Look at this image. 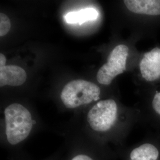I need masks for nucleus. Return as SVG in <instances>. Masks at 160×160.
I'll return each instance as SVG.
<instances>
[{"label":"nucleus","instance_id":"1","mask_svg":"<svg viewBox=\"0 0 160 160\" xmlns=\"http://www.w3.org/2000/svg\"><path fill=\"white\" fill-rule=\"evenodd\" d=\"M6 138L10 146H18L31 133L34 121L29 110L19 103H12L4 110Z\"/></svg>","mask_w":160,"mask_h":160},{"label":"nucleus","instance_id":"2","mask_svg":"<svg viewBox=\"0 0 160 160\" xmlns=\"http://www.w3.org/2000/svg\"><path fill=\"white\" fill-rule=\"evenodd\" d=\"M100 94V89L94 83L86 80H75L63 87L61 99L67 108L74 109L97 101Z\"/></svg>","mask_w":160,"mask_h":160},{"label":"nucleus","instance_id":"3","mask_svg":"<svg viewBox=\"0 0 160 160\" xmlns=\"http://www.w3.org/2000/svg\"><path fill=\"white\" fill-rule=\"evenodd\" d=\"M119 109L113 99L101 100L88 112V123L94 131L108 133L112 131L118 120Z\"/></svg>","mask_w":160,"mask_h":160},{"label":"nucleus","instance_id":"4","mask_svg":"<svg viewBox=\"0 0 160 160\" xmlns=\"http://www.w3.org/2000/svg\"><path fill=\"white\" fill-rule=\"evenodd\" d=\"M129 48L125 45L116 46L109 55L107 63L104 64L97 72V81L108 86L112 83L116 77L126 70V61Z\"/></svg>","mask_w":160,"mask_h":160},{"label":"nucleus","instance_id":"5","mask_svg":"<svg viewBox=\"0 0 160 160\" xmlns=\"http://www.w3.org/2000/svg\"><path fill=\"white\" fill-rule=\"evenodd\" d=\"M124 160H160V138L145 139L126 149Z\"/></svg>","mask_w":160,"mask_h":160},{"label":"nucleus","instance_id":"6","mask_svg":"<svg viewBox=\"0 0 160 160\" xmlns=\"http://www.w3.org/2000/svg\"><path fill=\"white\" fill-rule=\"evenodd\" d=\"M139 68L143 78L154 81L160 77V48H155L144 54Z\"/></svg>","mask_w":160,"mask_h":160},{"label":"nucleus","instance_id":"7","mask_svg":"<svg viewBox=\"0 0 160 160\" xmlns=\"http://www.w3.org/2000/svg\"><path fill=\"white\" fill-rule=\"evenodd\" d=\"M27 79L26 71L17 65H6L0 67V86H20Z\"/></svg>","mask_w":160,"mask_h":160},{"label":"nucleus","instance_id":"8","mask_svg":"<svg viewBox=\"0 0 160 160\" xmlns=\"http://www.w3.org/2000/svg\"><path fill=\"white\" fill-rule=\"evenodd\" d=\"M130 12L149 16L160 15V0H125L123 1Z\"/></svg>","mask_w":160,"mask_h":160},{"label":"nucleus","instance_id":"9","mask_svg":"<svg viewBox=\"0 0 160 160\" xmlns=\"http://www.w3.org/2000/svg\"><path fill=\"white\" fill-rule=\"evenodd\" d=\"M98 17V12L92 8L81 10L79 12H70L65 16V20L68 23H78L80 24L87 21L96 20Z\"/></svg>","mask_w":160,"mask_h":160},{"label":"nucleus","instance_id":"10","mask_svg":"<svg viewBox=\"0 0 160 160\" xmlns=\"http://www.w3.org/2000/svg\"><path fill=\"white\" fill-rule=\"evenodd\" d=\"M110 154L106 155L102 158L96 156L95 155L91 154L90 152L86 151H78L71 155L68 160H106L109 159Z\"/></svg>","mask_w":160,"mask_h":160},{"label":"nucleus","instance_id":"11","mask_svg":"<svg viewBox=\"0 0 160 160\" xmlns=\"http://www.w3.org/2000/svg\"><path fill=\"white\" fill-rule=\"evenodd\" d=\"M11 29V22L8 17L2 12L0 13V36L7 34Z\"/></svg>","mask_w":160,"mask_h":160},{"label":"nucleus","instance_id":"12","mask_svg":"<svg viewBox=\"0 0 160 160\" xmlns=\"http://www.w3.org/2000/svg\"><path fill=\"white\" fill-rule=\"evenodd\" d=\"M152 108L155 113L160 118V92L155 94L152 101Z\"/></svg>","mask_w":160,"mask_h":160},{"label":"nucleus","instance_id":"13","mask_svg":"<svg viewBox=\"0 0 160 160\" xmlns=\"http://www.w3.org/2000/svg\"><path fill=\"white\" fill-rule=\"evenodd\" d=\"M6 58L4 55H3L2 53L0 54V67H3L4 66H6Z\"/></svg>","mask_w":160,"mask_h":160}]
</instances>
